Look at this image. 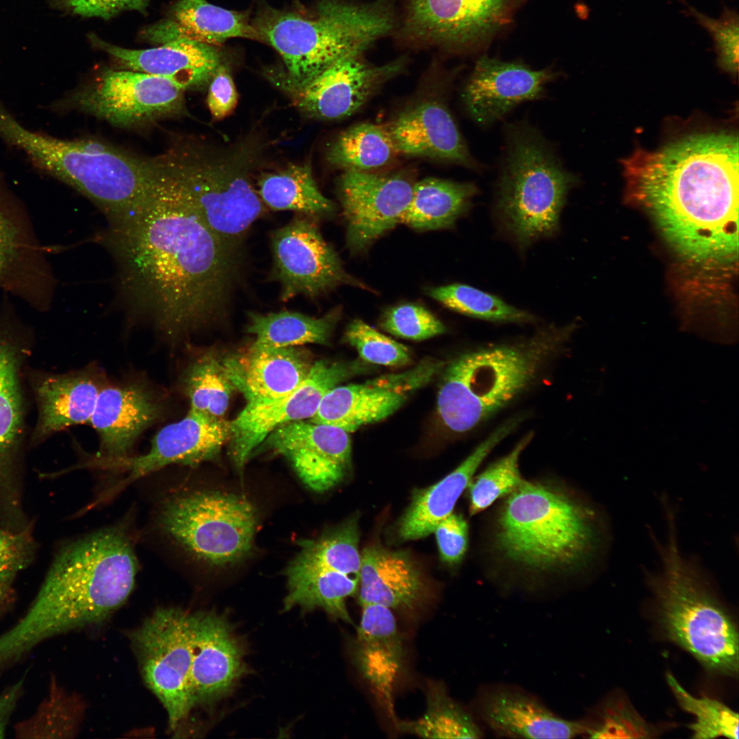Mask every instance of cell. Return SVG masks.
<instances>
[{
	"label": "cell",
	"mask_w": 739,
	"mask_h": 739,
	"mask_svg": "<svg viewBox=\"0 0 739 739\" xmlns=\"http://www.w3.org/2000/svg\"><path fill=\"white\" fill-rule=\"evenodd\" d=\"M192 706L212 703L229 693L243 673L242 653L228 621L214 612L190 613Z\"/></svg>",
	"instance_id": "cell-23"
},
{
	"label": "cell",
	"mask_w": 739,
	"mask_h": 739,
	"mask_svg": "<svg viewBox=\"0 0 739 739\" xmlns=\"http://www.w3.org/2000/svg\"><path fill=\"white\" fill-rule=\"evenodd\" d=\"M362 608L361 621L352 645V658L391 717L395 719L393 690L404 662L402 641L390 608L377 604Z\"/></svg>",
	"instance_id": "cell-28"
},
{
	"label": "cell",
	"mask_w": 739,
	"mask_h": 739,
	"mask_svg": "<svg viewBox=\"0 0 739 739\" xmlns=\"http://www.w3.org/2000/svg\"><path fill=\"white\" fill-rule=\"evenodd\" d=\"M137 571L126 525L102 528L65 546L27 612L0 635V671L47 639L104 621L127 599Z\"/></svg>",
	"instance_id": "cell-3"
},
{
	"label": "cell",
	"mask_w": 739,
	"mask_h": 739,
	"mask_svg": "<svg viewBox=\"0 0 739 739\" xmlns=\"http://www.w3.org/2000/svg\"><path fill=\"white\" fill-rule=\"evenodd\" d=\"M571 328H549L523 342L466 352L446 367L437 397L450 430L467 432L502 409L534 380Z\"/></svg>",
	"instance_id": "cell-7"
},
{
	"label": "cell",
	"mask_w": 739,
	"mask_h": 739,
	"mask_svg": "<svg viewBox=\"0 0 739 739\" xmlns=\"http://www.w3.org/2000/svg\"><path fill=\"white\" fill-rule=\"evenodd\" d=\"M688 11L711 35L721 66L726 70L738 71L739 54V20L736 12L725 8L718 18H711L687 5Z\"/></svg>",
	"instance_id": "cell-49"
},
{
	"label": "cell",
	"mask_w": 739,
	"mask_h": 739,
	"mask_svg": "<svg viewBox=\"0 0 739 739\" xmlns=\"http://www.w3.org/2000/svg\"><path fill=\"white\" fill-rule=\"evenodd\" d=\"M380 325L387 332L404 339L424 340L443 334L447 328L422 306L399 305L389 309Z\"/></svg>",
	"instance_id": "cell-48"
},
{
	"label": "cell",
	"mask_w": 739,
	"mask_h": 739,
	"mask_svg": "<svg viewBox=\"0 0 739 739\" xmlns=\"http://www.w3.org/2000/svg\"><path fill=\"white\" fill-rule=\"evenodd\" d=\"M183 384L192 411L215 419H224L235 389L223 363L205 354L186 370Z\"/></svg>",
	"instance_id": "cell-43"
},
{
	"label": "cell",
	"mask_w": 739,
	"mask_h": 739,
	"mask_svg": "<svg viewBox=\"0 0 739 739\" xmlns=\"http://www.w3.org/2000/svg\"><path fill=\"white\" fill-rule=\"evenodd\" d=\"M339 315V309L320 318L287 311L265 315L250 313L246 331L255 336L252 346L259 348L328 344Z\"/></svg>",
	"instance_id": "cell-37"
},
{
	"label": "cell",
	"mask_w": 739,
	"mask_h": 739,
	"mask_svg": "<svg viewBox=\"0 0 739 739\" xmlns=\"http://www.w3.org/2000/svg\"><path fill=\"white\" fill-rule=\"evenodd\" d=\"M386 127L398 153L478 168L451 113L439 101L419 103Z\"/></svg>",
	"instance_id": "cell-27"
},
{
	"label": "cell",
	"mask_w": 739,
	"mask_h": 739,
	"mask_svg": "<svg viewBox=\"0 0 739 739\" xmlns=\"http://www.w3.org/2000/svg\"><path fill=\"white\" fill-rule=\"evenodd\" d=\"M313 363L306 351L296 346H251L246 352L228 358L223 365L235 389L248 402L291 393L306 379Z\"/></svg>",
	"instance_id": "cell-29"
},
{
	"label": "cell",
	"mask_w": 739,
	"mask_h": 739,
	"mask_svg": "<svg viewBox=\"0 0 739 739\" xmlns=\"http://www.w3.org/2000/svg\"><path fill=\"white\" fill-rule=\"evenodd\" d=\"M398 154L386 126L363 122L341 133L330 145L326 159L344 170L371 172L389 164Z\"/></svg>",
	"instance_id": "cell-39"
},
{
	"label": "cell",
	"mask_w": 739,
	"mask_h": 739,
	"mask_svg": "<svg viewBox=\"0 0 739 739\" xmlns=\"http://www.w3.org/2000/svg\"><path fill=\"white\" fill-rule=\"evenodd\" d=\"M32 542L23 532L0 530V583L12 585L16 575L29 562Z\"/></svg>",
	"instance_id": "cell-51"
},
{
	"label": "cell",
	"mask_w": 739,
	"mask_h": 739,
	"mask_svg": "<svg viewBox=\"0 0 739 739\" xmlns=\"http://www.w3.org/2000/svg\"><path fill=\"white\" fill-rule=\"evenodd\" d=\"M28 350L16 329L0 322V467L10 461L23 437L20 372Z\"/></svg>",
	"instance_id": "cell-35"
},
{
	"label": "cell",
	"mask_w": 739,
	"mask_h": 739,
	"mask_svg": "<svg viewBox=\"0 0 739 739\" xmlns=\"http://www.w3.org/2000/svg\"><path fill=\"white\" fill-rule=\"evenodd\" d=\"M358 590L361 606L411 608L423 599L426 584L408 554L374 545L361 553Z\"/></svg>",
	"instance_id": "cell-33"
},
{
	"label": "cell",
	"mask_w": 739,
	"mask_h": 739,
	"mask_svg": "<svg viewBox=\"0 0 739 739\" xmlns=\"http://www.w3.org/2000/svg\"><path fill=\"white\" fill-rule=\"evenodd\" d=\"M555 77L548 69L532 70L520 62L483 56L477 61L463 97L474 120L489 125L521 103L541 98L545 86Z\"/></svg>",
	"instance_id": "cell-24"
},
{
	"label": "cell",
	"mask_w": 739,
	"mask_h": 739,
	"mask_svg": "<svg viewBox=\"0 0 739 739\" xmlns=\"http://www.w3.org/2000/svg\"><path fill=\"white\" fill-rule=\"evenodd\" d=\"M532 438L526 435L506 456L496 461L469 484V513L477 515L511 493L523 482L519 458Z\"/></svg>",
	"instance_id": "cell-45"
},
{
	"label": "cell",
	"mask_w": 739,
	"mask_h": 739,
	"mask_svg": "<svg viewBox=\"0 0 739 739\" xmlns=\"http://www.w3.org/2000/svg\"><path fill=\"white\" fill-rule=\"evenodd\" d=\"M439 367V363L426 362L403 373L381 376L361 384L337 386L324 395L309 421L336 426L349 433L383 420L427 383Z\"/></svg>",
	"instance_id": "cell-17"
},
{
	"label": "cell",
	"mask_w": 739,
	"mask_h": 739,
	"mask_svg": "<svg viewBox=\"0 0 739 739\" xmlns=\"http://www.w3.org/2000/svg\"><path fill=\"white\" fill-rule=\"evenodd\" d=\"M131 639L144 680L164 707L170 731H175L193 708L190 613L159 608L132 632Z\"/></svg>",
	"instance_id": "cell-11"
},
{
	"label": "cell",
	"mask_w": 739,
	"mask_h": 739,
	"mask_svg": "<svg viewBox=\"0 0 739 739\" xmlns=\"http://www.w3.org/2000/svg\"><path fill=\"white\" fill-rule=\"evenodd\" d=\"M283 456L302 482L322 493L343 481L351 468V440L344 430L299 420L274 430L262 442Z\"/></svg>",
	"instance_id": "cell-18"
},
{
	"label": "cell",
	"mask_w": 739,
	"mask_h": 739,
	"mask_svg": "<svg viewBox=\"0 0 739 739\" xmlns=\"http://www.w3.org/2000/svg\"><path fill=\"white\" fill-rule=\"evenodd\" d=\"M604 539L603 519L591 504L558 487L524 480L502 506L494 537L504 558L534 573L582 569Z\"/></svg>",
	"instance_id": "cell-4"
},
{
	"label": "cell",
	"mask_w": 739,
	"mask_h": 739,
	"mask_svg": "<svg viewBox=\"0 0 739 739\" xmlns=\"http://www.w3.org/2000/svg\"><path fill=\"white\" fill-rule=\"evenodd\" d=\"M359 540L358 518L354 515L317 539L299 541L300 550L289 565L359 578Z\"/></svg>",
	"instance_id": "cell-40"
},
{
	"label": "cell",
	"mask_w": 739,
	"mask_h": 739,
	"mask_svg": "<svg viewBox=\"0 0 739 739\" xmlns=\"http://www.w3.org/2000/svg\"><path fill=\"white\" fill-rule=\"evenodd\" d=\"M413 185L400 174L345 170L337 188L351 252L364 250L399 223L411 200Z\"/></svg>",
	"instance_id": "cell-16"
},
{
	"label": "cell",
	"mask_w": 739,
	"mask_h": 739,
	"mask_svg": "<svg viewBox=\"0 0 739 739\" xmlns=\"http://www.w3.org/2000/svg\"><path fill=\"white\" fill-rule=\"evenodd\" d=\"M92 39L98 47L127 69L166 78L184 90L209 83L217 69L224 62L218 47L185 38L142 50L115 46L97 38Z\"/></svg>",
	"instance_id": "cell-26"
},
{
	"label": "cell",
	"mask_w": 739,
	"mask_h": 739,
	"mask_svg": "<svg viewBox=\"0 0 739 739\" xmlns=\"http://www.w3.org/2000/svg\"><path fill=\"white\" fill-rule=\"evenodd\" d=\"M258 195L273 210H291L311 216L330 213L333 203L319 190L310 165H290L263 175Z\"/></svg>",
	"instance_id": "cell-38"
},
{
	"label": "cell",
	"mask_w": 739,
	"mask_h": 739,
	"mask_svg": "<svg viewBox=\"0 0 739 739\" xmlns=\"http://www.w3.org/2000/svg\"><path fill=\"white\" fill-rule=\"evenodd\" d=\"M343 339L356 350L362 360L367 363L402 366L411 361L410 352L406 346L359 319L353 320L348 325Z\"/></svg>",
	"instance_id": "cell-47"
},
{
	"label": "cell",
	"mask_w": 739,
	"mask_h": 739,
	"mask_svg": "<svg viewBox=\"0 0 739 739\" xmlns=\"http://www.w3.org/2000/svg\"><path fill=\"white\" fill-rule=\"evenodd\" d=\"M478 192L472 183L424 179L414 183L411 200L399 223L420 231L450 228L469 209Z\"/></svg>",
	"instance_id": "cell-36"
},
{
	"label": "cell",
	"mask_w": 739,
	"mask_h": 739,
	"mask_svg": "<svg viewBox=\"0 0 739 739\" xmlns=\"http://www.w3.org/2000/svg\"><path fill=\"white\" fill-rule=\"evenodd\" d=\"M486 724L497 734L521 738H571L587 733L588 727L562 718L535 698L507 689L484 692L479 703Z\"/></svg>",
	"instance_id": "cell-31"
},
{
	"label": "cell",
	"mask_w": 739,
	"mask_h": 739,
	"mask_svg": "<svg viewBox=\"0 0 739 739\" xmlns=\"http://www.w3.org/2000/svg\"><path fill=\"white\" fill-rule=\"evenodd\" d=\"M509 0H408L405 29L416 38L461 46L479 41L503 23Z\"/></svg>",
	"instance_id": "cell-22"
},
{
	"label": "cell",
	"mask_w": 739,
	"mask_h": 739,
	"mask_svg": "<svg viewBox=\"0 0 739 739\" xmlns=\"http://www.w3.org/2000/svg\"><path fill=\"white\" fill-rule=\"evenodd\" d=\"M0 139L90 200L108 221L129 213L145 194L148 158L99 140H64L29 130L8 109L0 110Z\"/></svg>",
	"instance_id": "cell-6"
},
{
	"label": "cell",
	"mask_w": 739,
	"mask_h": 739,
	"mask_svg": "<svg viewBox=\"0 0 739 739\" xmlns=\"http://www.w3.org/2000/svg\"><path fill=\"white\" fill-rule=\"evenodd\" d=\"M587 734L595 738H646L651 731L634 712L617 705L608 708L601 723L595 728H588Z\"/></svg>",
	"instance_id": "cell-50"
},
{
	"label": "cell",
	"mask_w": 739,
	"mask_h": 739,
	"mask_svg": "<svg viewBox=\"0 0 739 739\" xmlns=\"http://www.w3.org/2000/svg\"><path fill=\"white\" fill-rule=\"evenodd\" d=\"M237 92L230 73L224 62L217 69L209 83L207 105L216 119L229 115L237 103Z\"/></svg>",
	"instance_id": "cell-53"
},
{
	"label": "cell",
	"mask_w": 739,
	"mask_h": 739,
	"mask_svg": "<svg viewBox=\"0 0 739 739\" xmlns=\"http://www.w3.org/2000/svg\"><path fill=\"white\" fill-rule=\"evenodd\" d=\"M162 411L153 391L142 383L103 387L89 422L100 437L98 465L129 456L137 438Z\"/></svg>",
	"instance_id": "cell-25"
},
{
	"label": "cell",
	"mask_w": 739,
	"mask_h": 739,
	"mask_svg": "<svg viewBox=\"0 0 739 739\" xmlns=\"http://www.w3.org/2000/svg\"><path fill=\"white\" fill-rule=\"evenodd\" d=\"M424 714L412 721L396 722L402 731L427 738H478L482 732L472 717L439 685L432 684Z\"/></svg>",
	"instance_id": "cell-42"
},
{
	"label": "cell",
	"mask_w": 739,
	"mask_h": 739,
	"mask_svg": "<svg viewBox=\"0 0 739 739\" xmlns=\"http://www.w3.org/2000/svg\"><path fill=\"white\" fill-rule=\"evenodd\" d=\"M434 532L443 562L459 563L468 545V525L463 516L452 513L437 525Z\"/></svg>",
	"instance_id": "cell-52"
},
{
	"label": "cell",
	"mask_w": 739,
	"mask_h": 739,
	"mask_svg": "<svg viewBox=\"0 0 739 739\" xmlns=\"http://www.w3.org/2000/svg\"><path fill=\"white\" fill-rule=\"evenodd\" d=\"M363 369L357 361H315L306 379L291 393L276 399L248 402L230 422V456L237 470L242 472L252 452L274 430L311 419L328 391Z\"/></svg>",
	"instance_id": "cell-14"
},
{
	"label": "cell",
	"mask_w": 739,
	"mask_h": 739,
	"mask_svg": "<svg viewBox=\"0 0 739 739\" xmlns=\"http://www.w3.org/2000/svg\"><path fill=\"white\" fill-rule=\"evenodd\" d=\"M83 713L81 701L66 691L52 677L47 694L35 712L14 726L15 737L72 738L78 731Z\"/></svg>",
	"instance_id": "cell-41"
},
{
	"label": "cell",
	"mask_w": 739,
	"mask_h": 739,
	"mask_svg": "<svg viewBox=\"0 0 739 739\" xmlns=\"http://www.w3.org/2000/svg\"><path fill=\"white\" fill-rule=\"evenodd\" d=\"M151 34L165 42L185 38L216 47L235 38L259 41L248 12L228 10L206 0H179L173 20L158 25Z\"/></svg>",
	"instance_id": "cell-34"
},
{
	"label": "cell",
	"mask_w": 739,
	"mask_h": 739,
	"mask_svg": "<svg viewBox=\"0 0 739 739\" xmlns=\"http://www.w3.org/2000/svg\"><path fill=\"white\" fill-rule=\"evenodd\" d=\"M272 246L274 274L284 301L300 294L317 296L340 285L362 287L346 272L337 253L308 219H294L276 231Z\"/></svg>",
	"instance_id": "cell-15"
},
{
	"label": "cell",
	"mask_w": 739,
	"mask_h": 739,
	"mask_svg": "<svg viewBox=\"0 0 739 739\" xmlns=\"http://www.w3.org/2000/svg\"><path fill=\"white\" fill-rule=\"evenodd\" d=\"M428 294L446 307L482 320L526 323L536 318L531 313L507 304L500 298L465 284L432 288Z\"/></svg>",
	"instance_id": "cell-44"
},
{
	"label": "cell",
	"mask_w": 739,
	"mask_h": 739,
	"mask_svg": "<svg viewBox=\"0 0 739 739\" xmlns=\"http://www.w3.org/2000/svg\"><path fill=\"white\" fill-rule=\"evenodd\" d=\"M11 591V585L0 583V619L5 614Z\"/></svg>",
	"instance_id": "cell-56"
},
{
	"label": "cell",
	"mask_w": 739,
	"mask_h": 739,
	"mask_svg": "<svg viewBox=\"0 0 739 739\" xmlns=\"http://www.w3.org/2000/svg\"><path fill=\"white\" fill-rule=\"evenodd\" d=\"M173 150L198 216L213 233L237 246L264 212L257 192L231 166L209 161L186 148Z\"/></svg>",
	"instance_id": "cell-13"
},
{
	"label": "cell",
	"mask_w": 739,
	"mask_h": 739,
	"mask_svg": "<svg viewBox=\"0 0 739 739\" xmlns=\"http://www.w3.org/2000/svg\"><path fill=\"white\" fill-rule=\"evenodd\" d=\"M157 519L168 536L213 565L244 558L258 522L256 509L246 498L216 491L174 494L161 504Z\"/></svg>",
	"instance_id": "cell-10"
},
{
	"label": "cell",
	"mask_w": 739,
	"mask_h": 739,
	"mask_svg": "<svg viewBox=\"0 0 739 739\" xmlns=\"http://www.w3.org/2000/svg\"><path fill=\"white\" fill-rule=\"evenodd\" d=\"M633 196L686 260L717 265L738 252V139L693 135L623 162Z\"/></svg>",
	"instance_id": "cell-2"
},
{
	"label": "cell",
	"mask_w": 739,
	"mask_h": 739,
	"mask_svg": "<svg viewBox=\"0 0 739 739\" xmlns=\"http://www.w3.org/2000/svg\"><path fill=\"white\" fill-rule=\"evenodd\" d=\"M519 420H510L494 430L451 473L433 485L416 489L411 502L397 525L399 538L416 540L434 532L437 525L452 513L453 508L481 463L515 428Z\"/></svg>",
	"instance_id": "cell-30"
},
{
	"label": "cell",
	"mask_w": 739,
	"mask_h": 739,
	"mask_svg": "<svg viewBox=\"0 0 739 739\" xmlns=\"http://www.w3.org/2000/svg\"><path fill=\"white\" fill-rule=\"evenodd\" d=\"M666 679L679 705L695 717V721L689 726L693 738H738V713L718 700L693 697L671 674H667Z\"/></svg>",
	"instance_id": "cell-46"
},
{
	"label": "cell",
	"mask_w": 739,
	"mask_h": 739,
	"mask_svg": "<svg viewBox=\"0 0 739 739\" xmlns=\"http://www.w3.org/2000/svg\"><path fill=\"white\" fill-rule=\"evenodd\" d=\"M251 24L284 62L282 87L300 88L338 60L361 55L391 31L393 17L385 0H320L312 12L262 5Z\"/></svg>",
	"instance_id": "cell-5"
},
{
	"label": "cell",
	"mask_w": 739,
	"mask_h": 739,
	"mask_svg": "<svg viewBox=\"0 0 739 739\" xmlns=\"http://www.w3.org/2000/svg\"><path fill=\"white\" fill-rule=\"evenodd\" d=\"M230 437V422L189 411L181 419L161 428L149 450L105 466L121 467L126 484L172 464L196 465L215 457Z\"/></svg>",
	"instance_id": "cell-21"
},
{
	"label": "cell",
	"mask_w": 739,
	"mask_h": 739,
	"mask_svg": "<svg viewBox=\"0 0 739 739\" xmlns=\"http://www.w3.org/2000/svg\"><path fill=\"white\" fill-rule=\"evenodd\" d=\"M69 11L86 17L109 18L126 10L143 11L148 0H60Z\"/></svg>",
	"instance_id": "cell-54"
},
{
	"label": "cell",
	"mask_w": 739,
	"mask_h": 739,
	"mask_svg": "<svg viewBox=\"0 0 739 739\" xmlns=\"http://www.w3.org/2000/svg\"><path fill=\"white\" fill-rule=\"evenodd\" d=\"M184 91L166 78L109 69L51 104L50 109H76L115 127L138 128L180 115L184 110Z\"/></svg>",
	"instance_id": "cell-12"
},
{
	"label": "cell",
	"mask_w": 739,
	"mask_h": 739,
	"mask_svg": "<svg viewBox=\"0 0 739 739\" xmlns=\"http://www.w3.org/2000/svg\"><path fill=\"white\" fill-rule=\"evenodd\" d=\"M98 378L88 372L42 374L35 378L34 390L38 418L34 443L69 426L90 422L99 393Z\"/></svg>",
	"instance_id": "cell-32"
},
{
	"label": "cell",
	"mask_w": 739,
	"mask_h": 739,
	"mask_svg": "<svg viewBox=\"0 0 739 739\" xmlns=\"http://www.w3.org/2000/svg\"><path fill=\"white\" fill-rule=\"evenodd\" d=\"M360 55L338 60L302 87L283 88L301 112L309 118L337 120L350 116L404 66L400 60L372 66L361 60Z\"/></svg>",
	"instance_id": "cell-19"
},
{
	"label": "cell",
	"mask_w": 739,
	"mask_h": 739,
	"mask_svg": "<svg viewBox=\"0 0 739 739\" xmlns=\"http://www.w3.org/2000/svg\"><path fill=\"white\" fill-rule=\"evenodd\" d=\"M20 203L0 175V288L48 307L51 274Z\"/></svg>",
	"instance_id": "cell-20"
},
{
	"label": "cell",
	"mask_w": 739,
	"mask_h": 739,
	"mask_svg": "<svg viewBox=\"0 0 739 739\" xmlns=\"http://www.w3.org/2000/svg\"><path fill=\"white\" fill-rule=\"evenodd\" d=\"M101 235L116 265L120 302L171 339L229 307L237 246L203 222L172 151L148 158L145 194Z\"/></svg>",
	"instance_id": "cell-1"
},
{
	"label": "cell",
	"mask_w": 739,
	"mask_h": 739,
	"mask_svg": "<svg viewBox=\"0 0 739 739\" xmlns=\"http://www.w3.org/2000/svg\"><path fill=\"white\" fill-rule=\"evenodd\" d=\"M668 532L658 548L661 570L650 575L662 626L669 638L708 670L725 675L738 673V633L712 593L695 559L678 546L674 513L666 508Z\"/></svg>",
	"instance_id": "cell-8"
},
{
	"label": "cell",
	"mask_w": 739,
	"mask_h": 739,
	"mask_svg": "<svg viewBox=\"0 0 739 739\" xmlns=\"http://www.w3.org/2000/svg\"><path fill=\"white\" fill-rule=\"evenodd\" d=\"M25 675L5 688L0 693V738H3L11 718L22 697Z\"/></svg>",
	"instance_id": "cell-55"
},
{
	"label": "cell",
	"mask_w": 739,
	"mask_h": 739,
	"mask_svg": "<svg viewBox=\"0 0 739 739\" xmlns=\"http://www.w3.org/2000/svg\"><path fill=\"white\" fill-rule=\"evenodd\" d=\"M506 144L495 211L504 231L525 247L558 231L576 178L541 133L526 123L508 125Z\"/></svg>",
	"instance_id": "cell-9"
}]
</instances>
